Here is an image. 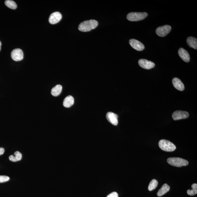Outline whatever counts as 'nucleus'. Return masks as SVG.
Wrapping results in <instances>:
<instances>
[{"mask_svg":"<svg viewBox=\"0 0 197 197\" xmlns=\"http://www.w3.org/2000/svg\"><path fill=\"white\" fill-rule=\"evenodd\" d=\"M62 18V15L59 12H55L50 16L49 21L51 24H55L58 23Z\"/></svg>","mask_w":197,"mask_h":197,"instance_id":"10","label":"nucleus"},{"mask_svg":"<svg viewBox=\"0 0 197 197\" xmlns=\"http://www.w3.org/2000/svg\"><path fill=\"white\" fill-rule=\"evenodd\" d=\"M167 161L169 164L177 167L186 166L188 165L189 164L188 161L179 157L169 158L167 160Z\"/></svg>","mask_w":197,"mask_h":197,"instance_id":"2","label":"nucleus"},{"mask_svg":"<svg viewBox=\"0 0 197 197\" xmlns=\"http://www.w3.org/2000/svg\"><path fill=\"white\" fill-rule=\"evenodd\" d=\"M62 90V86L60 85H57L52 89L51 94L54 97H57L60 94Z\"/></svg>","mask_w":197,"mask_h":197,"instance_id":"17","label":"nucleus"},{"mask_svg":"<svg viewBox=\"0 0 197 197\" xmlns=\"http://www.w3.org/2000/svg\"><path fill=\"white\" fill-rule=\"evenodd\" d=\"M14 156L11 155L9 156V159L10 160L13 162H16L21 160L22 159V154L20 152L16 151L14 153Z\"/></svg>","mask_w":197,"mask_h":197,"instance_id":"18","label":"nucleus"},{"mask_svg":"<svg viewBox=\"0 0 197 197\" xmlns=\"http://www.w3.org/2000/svg\"><path fill=\"white\" fill-rule=\"evenodd\" d=\"M107 119L114 126L118 124V115L112 112H108L106 115Z\"/></svg>","mask_w":197,"mask_h":197,"instance_id":"11","label":"nucleus"},{"mask_svg":"<svg viewBox=\"0 0 197 197\" xmlns=\"http://www.w3.org/2000/svg\"><path fill=\"white\" fill-rule=\"evenodd\" d=\"M186 43L190 48H193L194 49H197V40L195 38L192 37H189L186 40Z\"/></svg>","mask_w":197,"mask_h":197,"instance_id":"15","label":"nucleus"},{"mask_svg":"<svg viewBox=\"0 0 197 197\" xmlns=\"http://www.w3.org/2000/svg\"><path fill=\"white\" fill-rule=\"evenodd\" d=\"M98 25L97 21L94 19L85 21L79 25V30L82 32H87L97 28Z\"/></svg>","mask_w":197,"mask_h":197,"instance_id":"1","label":"nucleus"},{"mask_svg":"<svg viewBox=\"0 0 197 197\" xmlns=\"http://www.w3.org/2000/svg\"><path fill=\"white\" fill-rule=\"evenodd\" d=\"M106 197H119V196L117 192H114L108 195Z\"/></svg>","mask_w":197,"mask_h":197,"instance_id":"23","label":"nucleus"},{"mask_svg":"<svg viewBox=\"0 0 197 197\" xmlns=\"http://www.w3.org/2000/svg\"><path fill=\"white\" fill-rule=\"evenodd\" d=\"M158 185V182L156 179L151 180L148 186V190L152 191L155 189Z\"/></svg>","mask_w":197,"mask_h":197,"instance_id":"20","label":"nucleus"},{"mask_svg":"<svg viewBox=\"0 0 197 197\" xmlns=\"http://www.w3.org/2000/svg\"><path fill=\"white\" fill-rule=\"evenodd\" d=\"M6 5L9 8L12 9H16L17 8V5L15 1L11 0H7L5 1Z\"/></svg>","mask_w":197,"mask_h":197,"instance_id":"19","label":"nucleus"},{"mask_svg":"<svg viewBox=\"0 0 197 197\" xmlns=\"http://www.w3.org/2000/svg\"><path fill=\"white\" fill-rule=\"evenodd\" d=\"M129 43L132 47L136 50L142 51L145 49V46L141 42L135 39H132L129 41Z\"/></svg>","mask_w":197,"mask_h":197,"instance_id":"9","label":"nucleus"},{"mask_svg":"<svg viewBox=\"0 0 197 197\" xmlns=\"http://www.w3.org/2000/svg\"><path fill=\"white\" fill-rule=\"evenodd\" d=\"M170 189V187L167 184H164L162 186L161 188L159 189L158 192H157V195L159 197L163 196L167 192L169 191Z\"/></svg>","mask_w":197,"mask_h":197,"instance_id":"16","label":"nucleus"},{"mask_svg":"<svg viewBox=\"0 0 197 197\" xmlns=\"http://www.w3.org/2000/svg\"><path fill=\"white\" fill-rule=\"evenodd\" d=\"M138 64L141 67L147 70L152 68L155 66V64L153 62L144 59H140L138 61Z\"/></svg>","mask_w":197,"mask_h":197,"instance_id":"8","label":"nucleus"},{"mask_svg":"<svg viewBox=\"0 0 197 197\" xmlns=\"http://www.w3.org/2000/svg\"><path fill=\"white\" fill-rule=\"evenodd\" d=\"M172 82L174 88L179 91H183L184 89V85L182 82L178 78H174L173 79Z\"/></svg>","mask_w":197,"mask_h":197,"instance_id":"13","label":"nucleus"},{"mask_svg":"<svg viewBox=\"0 0 197 197\" xmlns=\"http://www.w3.org/2000/svg\"><path fill=\"white\" fill-rule=\"evenodd\" d=\"M74 103V99L73 96L69 95L66 97L63 101V106L65 107L69 108L73 106Z\"/></svg>","mask_w":197,"mask_h":197,"instance_id":"14","label":"nucleus"},{"mask_svg":"<svg viewBox=\"0 0 197 197\" xmlns=\"http://www.w3.org/2000/svg\"><path fill=\"white\" fill-rule=\"evenodd\" d=\"M178 54L180 58L186 62L188 63L190 61V56L188 53L183 48H180L179 50Z\"/></svg>","mask_w":197,"mask_h":197,"instance_id":"12","label":"nucleus"},{"mask_svg":"<svg viewBox=\"0 0 197 197\" xmlns=\"http://www.w3.org/2000/svg\"><path fill=\"white\" fill-rule=\"evenodd\" d=\"M171 30L170 26L165 25L158 28L156 30V33L159 36L164 37L169 33Z\"/></svg>","mask_w":197,"mask_h":197,"instance_id":"5","label":"nucleus"},{"mask_svg":"<svg viewBox=\"0 0 197 197\" xmlns=\"http://www.w3.org/2000/svg\"><path fill=\"white\" fill-rule=\"evenodd\" d=\"M192 189H188L187 191V193L188 195L191 196H193L197 193V184L196 183H194L192 185Z\"/></svg>","mask_w":197,"mask_h":197,"instance_id":"21","label":"nucleus"},{"mask_svg":"<svg viewBox=\"0 0 197 197\" xmlns=\"http://www.w3.org/2000/svg\"><path fill=\"white\" fill-rule=\"evenodd\" d=\"M189 116L188 113L186 111L179 110L173 113L172 117L174 120H178L187 118Z\"/></svg>","mask_w":197,"mask_h":197,"instance_id":"7","label":"nucleus"},{"mask_svg":"<svg viewBox=\"0 0 197 197\" xmlns=\"http://www.w3.org/2000/svg\"><path fill=\"white\" fill-rule=\"evenodd\" d=\"M12 58L15 61L22 60L23 58V51L20 49H14L12 51L11 53Z\"/></svg>","mask_w":197,"mask_h":197,"instance_id":"6","label":"nucleus"},{"mask_svg":"<svg viewBox=\"0 0 197 197\" xmlns=\"http://www.w3.org/2000/svg\"><path fill=\"white\" fill-rule=\"evenodd\" d=\"M1 41H0V51H1Z\"/></svg>","mask_w":197,"mask_h":197,"instance_id":"25","label":"nucleus"},{"mask_svg":"<svg viewBox=\"0 0 197 197\" xmlns=\"http://www.w3.org/2000/svg\"><path fill=\"white\" fill-rule=\"evenodd\" d=\"M148 15V13L146 12H132L127 14V18L131 21H137L143 20Z\"/></svg>","mask_w":197,"mask_h":197,"instance_id":"4","label":"nucleus"},{"mask_svg":"<svg viewBox=\"0 0 197 197\" xmlns=\"http://www.w3.org/2000/svg\"><path fill=\"white\" fill-rule=\"evenodd\" d=\"M4 152V148H0V156L2 155Z\"/></svg>","mask_w":197,"mask_h":197,"instance_id":"24","label":"nucleus"},{"mask_svg":"<svg viewBox=\"0 0 197 197\" xmlns=\"http://www.w3.org/2000/svg\"><path fill=\"white\" fill-rule=\"evenodd\" d=\"M159 145L161 149L165 151H173L176 148L175 145L173 143L165 139L161 140L159 141Z\"/></svg>","mask_w":197,"mask_h":197,"instance_id":"3","label":"nucleus"},{"mask_svg":"<svg viewBox=\"0 0 197 197\" xmlns=\"http://www.w3.org/2000/svg\"><path fill=\"white\" fill-rule=\"evenodd\" d=\"M9 180V177L7 176L0 175V183L6 182Z\"/></svg>","mask_w":197,"mask_h":197,"instance_id":"22","label":"nucleus"}]
</instances>
